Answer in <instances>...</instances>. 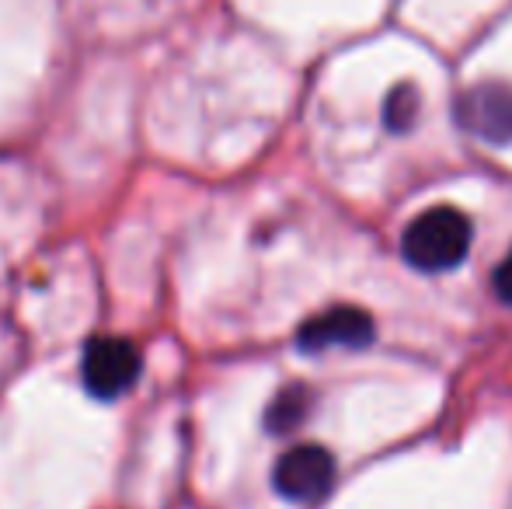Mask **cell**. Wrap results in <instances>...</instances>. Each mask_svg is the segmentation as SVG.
<instances>
[{
  "instance_id": "5b68a950",
  "label": "cell",
  "mask_w": 512,
  "mask_h": 509,
  "mask_svg": "<svg viewBox=\"0 0 512 509\" xmlns=\"http://www.w3.org/2000/svg\"><path fill=\"white\" fill-rule=\"evenodd\" d=\"M300 349L324 353V349H363L373 342V318L359 307H331L300 325Z\"/></svg>"
},
{
  "instance_id": "6da1fadb",
  "label": "cell",
  "mask_w": 512,
  "mask_h": 509,
  "mask_svg": "<svg viewBox=\"0 0 512 509\" xmlns=\"http://www.w3.org/2000/svg\"><path fill=\"white\" fill-rule=\"evenodd\" d=\"M471 220L453 206L418 213L401 234V255L418 272H450L471 252Z\"/></svg>"
},
{
  "instance_id": "52a82bcc",
  "label": "cell",
  "mask_w": 512,
  "mask_h": 509,
  "mask_svg": "<svg viewBox=\"0 0 512 509\" xmlns=\"http://www.w3.org/2000/svg\"><path fill=\"white\" fill-rule=\"evenodd\" d=\"M418 116V91L411 84H401V88L391 91L387 98V109H384V119H387V129L391 133H408L411 123Z\"/></svg>"
},
{
  "instance_id": "8992f818",
  "label": "cell",
  "mask_w": 512,
  "mask_h": 509,
  "mask_svg": "<svg viewBox=\"0 0 512 509\" xmlns=\"http://www.w3.org/2000/svg\"><path fill=\"white\" fill-rule=\"evenodd\" d=\"M307 408H310V394L300 384H293L272 398L269 412H265V426H269V433H293L307 419Z\"/></svg>"
},
{
  "instance_id": "ba28073f",
  "label": "cell",
  "mask_w": 512,
  "mask_h": 509,
  "mask_svg": "<svg viewBox=\"0 0 512 509\" xmlns=\"http://www.w3.org/2000/svg\"><path fill=\"white\" fill-rule=\"evenodd\" d=\"M495 293H499L506 304H512V252L502 258L499 269H495Z\"/></svg>"
},
{
  "instance_id": "277c9868",
  "label": "cell",
  "mask_w": 512,
  "mask_h": 509,
  "mask_svg": "<svg viewBox=\"0 0 512 509\" xmlns=\"http://www.w3.org/2000/svg\"><path fill=\"white\" fill-rule=\"evenodd\" d=\"M457 119L478 140L512 143V88L502 81L474 84L457 102Z\"/></svg>"
},
{
  "instance_id": "7a4b0ae2",
  "label": "cell",
  "mask_w": 512,
  "mask_h": 509,
  "mask_svg": "<svg viewBox=\"0 0 512 509\" xmlns=\"http://www.w3.org/2000/svg\"><path fill=\"white\" fill-rule=\"evenodd\" d=\"M81 377L88 394H95V398H122L129 387L140 381V353H136L133 342L102 335V339L88 342V349H84Z\"/></svg>"
},
{
  "instance_id": "3957f363",
  "label": "cell",
  "mask_w": 512,
  "mask_h": 509,
  "mask_svg": "<svg viewBox=\"0 0 512 509\" xmlns=\"http://www.w3.org/2000/svg\"><path fill=\"white\" fill-rule=\"evenodd\" d=\"M272 485L290 503H314L335 485V457L317 443H300L276 461Z\"/></svg>"
}]
</instances>
